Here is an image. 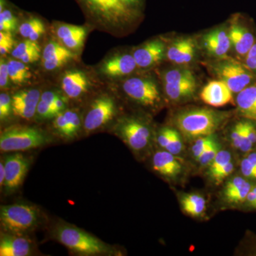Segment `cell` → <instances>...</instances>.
<instances>
[{
    "label": "cell",
    "mask_w": 256,
    "mask_h": 256,
    "mask_svg": "<svg viewBox=\"0 0 256 256\" xmlns=\"http://www.w3.org/2000/svg\"><path fill=\"white\" fill-rule=\"evenodd\" d=\"M244 126H245L246 130L249 139L252 141V144L256 143V128L254 124H252V121L248 120L244 121Z\"/></svg>",
    "instance_id": "obj_47"
},
{
    "label": "cell",
    "mask_w": 256,
    "mask_h": 256,
    "mask_svg": "<svg viewBox=\"0 0 256 256\" xmlns=\"http://www.w3.org/2000/svg\"><path fill=\"white\" fill-rule=\"evenodd\" d=\"M52 108H53V110L54 111L56 116L65 111L66 108V100L65 98L60 95L57 96L53 105H52Z\"/></svg>",
    "instance_id": "obj_46"
},
{
    "label": "cell",
    "mask_w": 256,
    "mask_h": 256,
    "mask_svg": "<svg viewBox=\"0 0 256 256\" xmlns=\"http://www.w3.org/2000/svg\"><path fill=\"white\" fill-rule=\"evenodd\" d=\"M172 130V129L170 128H164L161 130L159 134H158V141L161 148H165L168 146L170 142V138H171Z\"/></svg>",
    "instance_id": "obj_45"
},
{
    "label": "cell",
    "mask_w": 256,
    "mask_h": 256,
    "mask_svg": "<svg viewBox=\"0 0 256 256\" xmlns=\"http://www.w3.org/2000/svg\"><path fill=\"white\" fill-rule=\"evenodd\" d=\"M4 161L6 173L4 188L8 193L14 192L22 184L31 161L28 156L21 153L10 154Z\"/></svg>",
    "instance_id": "obj_9"
},
{
    "label": "cell",
    "mask_w": 256,
    "mask_h": 256,
    "mask_svg": "<svg viewBox=\"0 0 256 256\" xmlns=\"http://www.w3.org/2000/svg\"><path fill=\"white\" fill-rule=\"evenodd\" d=\"M242 122H238L236 124L232 132V141L233 146L235 148H240L242 143Z\"/></svg>",
    "instance_id": "obj_43"
},
{
    "label": "cell",
    "mask_w": 256,
    "mask_h": 256,
    "mask_svg": "<svg viewBox=\"0 0 256 256\" xmlns=\"http://www.w3.org/2000/svg\"><path fill=\"white\" fill-rule=\"evenodd\" d=\"M128 97L144 106H156L160 101V94L156 82L150 79L131 78L122 86Z\"/></svg>",
    "instance_id": "obj_7"
},
{
    "label": "cell",
    "mask_w": 256,
    "mask_h": 256,
    "mask_svg": "<svg viewBox=\"0 0 256 256\" xmlns=\"http://www.w3.org/2000/svg\"><path fill=\"white\" fill-rule=\"evenodd\" d=\"M138 66L133 55L122 54L111 57L102 64V70L104 75L108 77L124 76L132 73Z\"/></svg>",
    "instance_id": "obj_18"
},
{
    "label": "cell",
    "mask_w": 256,
    "mask_h": 256,
    "mask_svg": "<svg viewBox=\"0 0 256 256\" xmlns=\"http://www.w3.org/2000/svg\"><path fill=\"white\" fill-rule=\"evenodd\" d=\"M220 151V144L214 139L197 161L202 166H210Z\"/></svg>",
    "instance_id": "obj_32"
},
{
    "label": "cell",
    "mask_w": 256,
    "mask_h": 256,
    "mask_svg": "<svg viewBox=\"0 0 256 256\" xmlns=\"http://www.w3.org/2000/svg\"><path fill=\"white\" fill-rule=\"evenodd\" d=\"M226 118V112L207 108L192 109L176 114L174 124L184 137L197 139L212 136Z\"/></svg>",
    "instance_id": "obj_1"
},
{
    "label": "cell",
    "mask_w": 256,
    "mask_h": 256,
    "mask_svg": "<svg viewBox=\"0 0 256 256\" xmlns=\"http://www.w3.org/2000/svg\"><path fill=\"white\" fill-rule=\"evenodd\" d=\"M116 130L119 137L133 151L140 152L150 144V130L138 120L124 119L120 122Z\"/></svg>",
    "instance_id": "obj_6"
},
{
    "label": "cell",
    "mask_w": 256,
    "mask_h": 256,
    "mask_svg": "<svg viewBox=\"0 0 256 256\" xmlns=\"http://www.w3.org/2000/svg\"><path fill=\"white\" fill-rule=\"evenodd\" d=\"M252 188V184L246 182L240 188H237L236 190H234L230 193L224 194V196H225L226 200H227L228 203H242V202L246 200L248 194Z\"/></svg>",
    "instance_id": "obj_29"
},
{
    "label": "cell",
    "mask_w": 256,
    "mask_h": 256,
    "mask_svg": "<svg viewBox=\"0 0 256 256\" xmlns=\"http://www.w3.org/2000/svg\"><path fill=\"white\" fill-rule=\"evenodd\" d=\"M54 128L60 136L64 138L70 139V129L68 120L64 112H60L58 116H56L54 121Z\"/></svg>",
    "instance_id": "obj_34"
},
{
    "label": "cell",
    "mask_w": 256,
    "mask_h": 256,
    "mask_svg": "<svg viewBox=\"0 0 256 256\" xmlns=\"http://www.w3.org/2000/svg\"><path fill=\"white\" fill-rule=\"evenodd\" d=\"M216 72L234 94H238L256 80V74L249 70L245 64L235 60L218 64Z\"/></svg>",
    "instance_id": "obj_5"
},
{
    "label": "cell",
    "mask_w": 256,
    "mask_h": 256,
    "mask_svg": "<svg viewBox=\"0 0 256 256\" xmlns=\"http://www.w3.org/2000/svg\"><path fill=\"white\" fill-rule=\"evenodd\" d=\"M60 84L64 94L72 99L78 98L88 92L89 88L86 74L78 70H69L64 74Z\"/></svg>",
    "instance_id": "obj_17"
},
{
    "label": "cell",
    "mask_w": 256,
    "mask_h": 256,
    "mask_svg": "<svg viewBox=\"0 0 256 256\" xmlns=\"http://www.w3.org/2000/svg\"><path fill=\"white\" fill-rule=\"evenodd\" d=\"M23 235L2 233L0 239V256H28L31 255L33 246L30 239Z\"/></svg>",
    "instance_id": "obj_13"
},
{
    "label": "cell",
    "mask_w": 256,
    "mask_h": 256,
    "mask_svg": "<svg viewBox=\"0 0 256 256\" xmlns=\"http://www.w3.org/2000/svg\"><path fill=\"white\" fill-rule=\"evenodd\" d=\"M152 166L156 172L168 178H176L182 170L180 161L166 150L156 152L153 156Z\"/></svg>",
    "instance_id": "obj_19"
},
{
    "label": "cell",
    "mask_w": 256,
    "mask_h": 256,
    "mask_svg": "<svg viewBox=\"0 0 256 256\" xmlns=\"http://www.w3.org/2000/svg\"><path fill=\"white\" fill-rule=\"evenodd\" d=\"M230 160H232V154L228 151L220 150L218 152L214 160L210 165V170H208L210 176H212L224 168L226 165L230 162Z\"/></svg>",
    "instance_id": "obj_31"
},
{
    "label": "cell",
    "mask_w": 256,
    "mask_h": 256,
    "mask_svg": "<svg viewBox=\"0 0 256 256\" xmlns=\"http://www.w3.org/2000/svg\"><path fill=\"white\" fill-rule=\"evenodd\" d=\"M41 95V92L37 89H28L16 92L12 98L13 114L21 118L32 119L36 114Z\"/></svg>",
    "instance_id": "obj_10"
},
{
    "label": "cell",
    "mask_w": 256,
    "mask_h": 256,
    "mask_svg": "<svg viewBox=\"0 0 256 256\" xmlns=\"http://www.w3.org/2000/svg\"><path fill=\"white\" fill-rule=\"evenodd\" d=\"M165 54V46L163 42L154 40L144 44L140 48L134 50L133 57L138 67L146 68L152 66L162 60Z\"/></svg>",
    "instance_id": "obj_16"
},
{
    "label": "cell",
    "mask_w": 256,
    "mask_h": 256,
    "mask_svg": "<svg viewBox=\"0 0 256 256\" xmlns=\"http://www.w3.org/2000/svg\"><path fill=\"white\" fill-rule=\"evenodd\" d=\"M214 139V138L212 137V136L197 138L194 142V144L192 146V151L194 158L198 160L200 156H202V153L206 150L207 146L212 142Z\"/></svg>",
    "instance_id": "obj_36"
},
{
    "label": "cell",
    "mask_w": 256,
    "mask_h": 256,
    "mask_svg": "<svg viewBox=\"0 0 256 256\" xmlns=\"http://www.w3.org/2000/svg\"><path fill=\"white\" fill-rule=\"evenodd\" d=\"M204 43L208 53L216 57H224L232 45L228 34L222 30H214L204 37Z\"/></svg>",
    "instance_id": "obj_22"
},
{
    "label": "cell",
    "mask_w": 256,
    "mask_h": 256,
    "mask_svg": "<svg viewBox=\"0 0 256 256\" xmlns=\"http://www.w3.org/2000/svg\"><path fill=\"white\" fill-rule=\"evenodd\" d=\"M246 200L248 202L249 204L254 208H256V186L252 188L248 194Z\"/></svg>",
    "instance_id": "obj_48"
},
{
    "label": "cell",
    "mask_w": 256,
    "mask_h": 256,
    "mask_svg": "<svg viewBox=\"0 0 256 256\" xmlns=\"http://www.w3.org/2000/svg\"><path fill=\"white\" fill-rule=\"evenodd\" d=\"M234 170V166L233 163L232 162L226 165L224 168H222V170H220V171L216 172L215 174L212 175L210 178H213L214 180L216 183H220L222 180H224V178H227L229 175L232 174Z\"/></svg>",
    "instance_id": "obj_41"
},
{
    "label": "cell",
    "mask_w": 256,
    "mask_h": 256,
    "mask_svg": "<svg viewBox=\"0 0 256 256\" xmlns=\"http://www.w3.org/2000/svg\"><path fill=\"white\" fill-rule=\"evenodd\" d=\"M233 92L223 80H212L202 89L200 97L207 105L220 108L233 101Z\"/></svg>",
    "instance_id": "obj_11"
},
{
    "label": "cell",
    "mask_w": 256,
    "mask_h": 256,
    "mask_svg": "<svg viewBox=\"0 0 256 256\" xmlns=\"http://www.w3.org/2000/svg\"><path fill=\"white\" fill-rule=\"evenodd\" d=\"M90 8L108 21H122L129 15L128 6L119 0H85Z\"/></svg>",
    "instance_id": "obj_12"
},
{
    "label": "cell",
    "mask_w": 256,
    "mask_h": 256,
    "mask_svg": "<svg viewBox=\"0 0 256 256\" xmlns=\"http://www.w3.org/2000/svg\"><path fill=\"white\" fill-rule=\"evenodd\" d=\"M8 66L10 79L13 84L18 85L25 84L31 78L30 68L21 60H10L8 62Z\"/></svg>",
    "instance_id": "obj_27"
},
{
    "label": "cell",
    "mask_w": 256,
    "mask_h": 256,
    "mask_svg": "<svg viewBox=\"0 0 256 256\" xmlns=\"http://www.w3.org/2000/svg\"><path fill=\"white\" fill-rule=\"evenodd\" d=\"M248 159L249 161L250 162L252 163L255 166H256V153L254 152L252 153V154H249L248 156Z\"/></svg>",
    "instance_id": "obj_51"
},
{
    "label": "cell",
    "mask_w": 256,
    "mask_h": 256,
    "mask_svg": "<svg viewBox=\"0 0 256 256\" xmlns=\"http://www.w3.org/2000/svg\"><path fill=\"white\" fill-rule=\"evenodd\" d=\"M12 112V100L8 94L2 92L0 94V119L1 120L8 118Z\"/></svg>",
    "instance_id": "obj_37"
},
{
    "label": "cell",
    "mask_w": 256,
    "mask_h": 256,
    "mask_svg": "<svg viewBox=\"0 0 256 256\" xmlns=\"http://www.w3.org/2000/svg\"><path fill=\"white\" fill-rule=\"evenodd\" d=\"M195 78L192 72L188 69H172L164 76V84H175Z\"/></svg>",
    "instance_id": "obj_28"
},
{
    "label": "cell",
    "mask_w": 256,
    "mask_h": 256,
    "mask_svg": "<svg viewBox=\"0 0 256 256\" xmlns=\"http://www.w3.org/2000/svg\"><path fill=\"white\" fill-rule=\"evenodd\" d=\"M228 35L236 53L245 58L256 42V37L252 28L246 24L236 22L233 24Z\"/></svg>",
    "instance_id": "obj_14"
},
{
    "label": "cell",
    "mask_w": 256,
    "mask_h": 256,
    "mask_svg": "<svg viewBox=\"0 0 256 256\" xmlns=\"http://www.w3.org/2000/svg\"><path fill=\"white\" fill-rule=\"evenodd\" d=\"M9 80L10 79L8 63L2 58L1 62H0V86L2 88L8 85Z\"/></svg>",
    "instance_id": "obj_42"
},
{
    "label": "cell",
    "mask_w": 256,
    "mask_h": 256,
    "mask_svg": "<svg viewBox=\"0 0 256 256\" xmlns=\"http://www.w3.org/2000/svg\"><path fill=\"white\" fill-rule=\"evenodd\" d=\"M184 144L180 134L178 131L172 129L171 138L165 150L169 152L174 156L180 154L183 150Z\"/></svg>",
    "instance_id": "obj_35"
},
{
    "label": "cell",
    "mask_w": 256,
    "mask_h": 256,
    "mask_svg": "<svg viewBox=\"0 0 256 256\" xmlns=\"http://www.w3.org/2000/svg\"><path fill=\"white\" fill-rule=\"evenodd\" d=\"M45 25L40 18H30L20 25L18 32L20 34L32 41L36 42L45 32Z\"/></svg>",
    "instance_id": "obj_26"
},
{
    "label": "cell",
    "mask_w": 256,
    "mask_h": 256,
    "mask_svg": "<svg viewBox=\"0 0 256 256\" xmlns=\"http://www.w3.org/2000/svg\"><path fill=\"white\" fill-rule=\"evenodd\" d=\"M74 58L75 55L68 48L57 42H52L47 44L43 50L42 64L46 70H53Z\"/></svg>",
    "instance_id": "obj_15"
},
{
    "label": "cell",
    "mask_w": 256,
    "mask_h": 256,
    "mask_svg": "<svg viewBox=\"0 0 256 256\" xmlns=\"http://www.w3.org/2000/svg\"><path fill=\"white\" fill-rule=\"evenodd\" d=\"M196 88V79H190L175 84H164L166 95L171 100L178 101L190 97Z\"/></svg>",
    "instance_id": "obj_24"
},
{
    "label": "cell",
    "mask_w": 256,
    "mask_h": 256,
    "mask_svg": "<svg viewBox=\"0 0 256 256\" xmlns=\"http://www.w3.org/2000/svg\"><path fill=\"white\" fill-rule=\"evenodd\" d=\"M18 28V20L8 10L0 12V31L12 32Z\"/></svg>",
    "instance_id": "obj_30"
},
{
    "label": "cell",
    "mask_w": 256,
    "mask_h": 256,
    "mask_svg": "<svg viewBox=\"0 0 256 256\" xmlns=\"http://www.w3.org/2000/svg\"><path fill=\"white\" fill-rule=\"evenodd\" d=\"M56 35L64 46L68 50H77L84 44L86 36V30L76 25H60L57 28Z\"/></svg>",
    "instance_id": "obj_21"
},
{
    "label": "cell",
    "mask_w": 256,
    "mask_h": 256,
    "mask_svg": "<svg viewBox=\"0 0 256 256\" xmlns=\"http://www.w3.org/2000/svg\"><path fill=\"white\" fill-rule=\"evenodd\" d=\"M121 2L124 3L126 6H130V5L134 4L137 3L139 0H119Z\"/></svg>",
    "instance_id": "obj_50"
},
{
    "label": "cell",
    "mask_w": 256,
    "mask_h": 256,
    "mask_svg": "<svg viewBox=\"0 0 256 256\" xmlns=\"http://www.w3.org/2000/svg\"><path fill=\"white\" fill-rule=\"evenodd\" d=\"M56 239L72 252L82 256H97L110 252V247L92 234L70 224H60L54 230Z\"/></svg>",
    "instance_id": "obj_2"
},
{
    "label": "cell",
    "mask_w": 256,
    "mask_h": 256,
    "mask_svg": "<svg viewBox=\"0 0 256 256\" xmlns=\"http://www.w3.org/2000/svg\"><path fill=\"white\" fill-rule=\"evenodd\" d=\"M244 60L246 66L256 74V42Z\"/></svg>",
    "instance_id": "obj_40"
},
{
    "label": "cell",
    "mask_w": 256,
    "mask_h": 256,
    "mask_svg": "<svg viewBox=\"0 0 256 256\" xmlns=\"http://www.w3.org/2000/svg\"><path fill=\"white\" fill-rule=\"evenodd\" d=\"M14 38L11 32H0V54L2 56L8 54L13 50Z\"/></svg>",
    "instance_id": "obj_38"
},
{
    "label": "cell",
    "mask_w": 256,
    "mask_h": 256,
    "mask_svg": "<svg viewBox=\"0 0 256 256\" xmlns=\"http://www.w3.org/2000/svg\"><path fill=\"white\" fill-rule=\"evenodd\" d=\"M236 104L242 117L256 122V80L238 92Z\"/></svg>",
    "instance_id": "obj_23"
},
{
    "label": "cell",
    "mask_w": 256,
    "mask_h": 256,
    "mask_svg": "<svg viewBox=\"0 0 256 256\" xmlns=\"http://www.w3.org/2000/svg\"><path fill=\"white\" fill-rule=\"evenodd\" d=\"M181 204L185 213L191 216H200L206 210V200L196 194L184 196L182 198Z\"/></svg>",
    "instance_id": "obj_25"
},
{
    "label": "cell",
    "mask_w": 256,
    "mask_h": 256,
    "mask_svg": "<svg viewBox=\"0 0 256 256\" xmlns=\"http://www.w3.org/2000/svg\"><path fill=\"white\" fill-rule=\"evenodd\" d=\"M50 142L48 136L38 128L13 126L1 132L0 150L4 152L30 150Z\"/></svg>",
    "instance_id": "obj_4"
},
{
    "label": "cell",
    "mask_w": 256,
    "mask_h": 256,
    "mask_svg": "<svg viewBox=\"0 0 256 256\" xmlns=\"http://www.w3.org/2000/svg\"><path fill=\"white\" fill-rule=\"evenodd\" d=\"M246 182L245 178H240V176H236V178H232L226 185L225 188H224V194L230 193L234 190H236L237 188H240Z\"/></svg>",
    "instance_id": "obj_44"
},
{
    "label": "cell",
    "mask_w": 256,
    "mask_h": 256,
    "mask_svg": "<svg viewBox=\"0 0 256 256\" xmlns=\"http://www.w3.org/2000/svg\"><path fill=\"white\" fill-rule=\"evenodd\" d=\"M116 106L112 98L102 96L98 98L88 110L84 121L87 132H92L104 127L114 118Z\"/></svg>",
    "instance_id": "obj_8"
},
{
    "label": "cell",
    "mask_w": 256,
    "mask_h": 256,
    "mask_svg": "<svg viewBox=\"0 0 256 256\" xmlns=\"http://www.w3.org/2000/svg\"><path fill=\"white\" fill-rule=\"evenodd\" d=\"M195 45L192 38H182L172 44L166 52V58L172 63L186 64L193 60Z\"/></svg>",
    "instance_id": "obj_20"
},
{
    "label": "cell",
    "mask_w": 256,
    "mask_h": 256,
    "mask_svg": "<svg viewBox=\"0 0 256 256\" xmlns=\"http://www.w3.org/2000/svg\"><path fill=\"white\" fill-rule=\"evenodd\" d=\"M5 176H6V173H5L4 161L1 160V163H0V186H1V188H4Z\"/></svg>",
    "instance_id": "obj_49"
},
{
    "label": "cell",
    "mask_w": 256,
    "mask_h": 256,
    "mask_svg": "<svg viewBox=\"0 0 256 256\" xmlns=\"http://www.w3.org/2000/svg\"><path fill=\"white\" fill-rule=\"evenodd\" d=\"M68 120L70 137L73 138L77 136L82 128V120L76 111L69 110L64 111Z\"/></svg>",
    "instance_id": "obj_33"
},
{
    "label": "cell",
    "mask_w": 256,
    "mask_h": 256,
    "mask_svg": "<svg viewBox=\"0 0 256 256\" xmlns=\"http://www.w3.org/2000/svg\"><path fill=\"white\" fill-rule=\"evenodd\" d=\"M240 171L246 178L256 180V166L250 162L248 158L242 160Z\"/></svg>",
    "instance_id": "obj_39"
},
{
    "label": "cell",
    "mask_w": 256,
    "mask_h": 256,
    "mask_svg": "<svg viewBox=\"0 0 256 256\" xmlns=\"http://www.w3.org/2000/svg\"><path fill=\"white\" fill-rule=\"evenodd\" d=\"M41 218L36 207L28 204L4 205L0 208L2 228L8 233L24 235L36 228Z\"/></svg>",
    "instance_id": "obj_3"
}]
</instances>
